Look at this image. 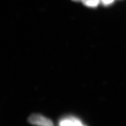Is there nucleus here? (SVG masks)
Listing matches in <instances>:
<instances>
[{
  "label": "nucleus",
  "mask_w": 126,
  "mask_h": 126,
  "mask_svg": "<svg viewBox=\"0 0 126 126\" xmlns=\"http://www.w3.org/2000/svg\"><path fill=\"white\" fill-rule=\"evenodd\" d=\"M29 123L37 126H54L52 121L39 114H33L30 116Z\"/></svg>",
  "instance_id": "nucleus-1"
},
{
  "label": "nucleus",
  "mask_w": 126,
  "mask_h": 126,
  "mask_svg": "<svg viewBox=\"0 0 126 126\" xmlns=\"http://www.w3.org/2000/svg\"><path fill=\"white\" fill-rule=\"evenodd\" d=\"M81 122L76 118H64L60 121L59 126H81Z\"/></svg>",
  "instance_id": "nucleus-2"
},
{
  "label": "nucleus",
  "mask_w": 126,
  "mask_h": 126,
  "mask_svg": "<svg viewBox=\"0 0 126 126\" xmlns=\"http://www.w3.org/2000/svg\"><path fill=\"white\" fill-rule=\"evenodd\" d=\"M82 2L87 6L96 7L99 4V0H83Z\"/></svg>",
  "instance_id": "nucleus-3"
},
{
  "label": "nucleus",
  "mask_w": 126,
  "mask_h": 126,
  "mask_svg": "<svg viewBox=\"0 0 126 126\" xmlns=\"http://www.w3.org/2000/svg\"><path fill=\"white\" fill-rule=\"evenodd\" d=\"M101 1L105 4H109L111 3L113 1V0H101Z\"/></svg>",
  "instance_id": "nucleus-4"
},
{
  "label": "nucleus",
  "mask_w": 126,
  "mask_h": 126,
  "mask_svg": "<svg viewBox=\"0 0 126 126\" xmlns=\"http://www.w3.org/2000/svg\"><path fill=\"white\" fill-rule=\"evenodd\" d=\"M73 1H76V2H79V1H82L83 0H73Z\"/></svg>",
  "instance_id": "nucleus-5"
},
{
  "label": "nucleus",
  "mask_w": 126,
  "mask_h": 126,
  "mask_svg": "<svg viewBox=\"0 0 126 126\" xmlns=\"http://www.w3.org/2000/svg\"><path fill=\"white\" fill-rule=\"evenodd\" d=\"M81 126H84V125H82Z\"/></svg>",
  "instance_id": "nucleus-6"
}]
</instances>
